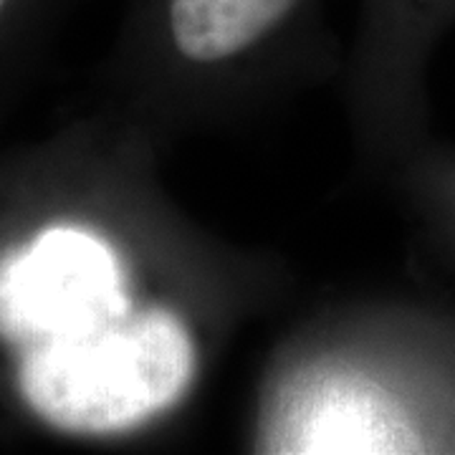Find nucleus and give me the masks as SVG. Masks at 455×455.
Here are the masks:
<instances>
[{
    "label": "nucleus",
    "instance_id": "1",
    "mask_svg": "<svg viewBox=\"0 0 455 455\" xmlns=\"http://www.w3.org/2000/svg\"><path fill=\"white\" fill-rule=\"evenodd\" d=\"M196 367L185 326L163 309H130L23 347L20 390L56 427L112 433L178 400Z\"/></svg>",
    "mask_w": 455,
    "mask_h": 455
},
{
    "label": "nucleus",
    "instance_id": "2",
    "mask_svg": "<svg viewBox=\"0 0 455 455\" xmlns=\"http://www.w3.org/2000/svg\"><path fill=\"white\" fill-rule=\"evenodd\" d=\"M127 309L112 253L79 230H49L0 266V329L23 347Z\"/></svg>",
    "mask_w": 455,
    "mask_h": 455
},
{
    "label": "nucleus",
    "instance_id": "3",
    "mask_svg": "<svg viewBox=\"0 0 455 455\" xmlns=\"http://www.w3.org/2000/svg\"><path fill=\"white\" fill-rule=\"evenodd\" d=\"M400 8L415 11V13H427V11H443L448 5H453L455 0H395Z\"/></svg>",
    "mask_w": 455,
    "mask_h": 455
},
{
    "label": "nucleus",
    "instance_id": "4",
    "mask_svg": "<svg viewBox=\"0 0 455 455\" xmlns=\"http://www.w3.org/2000/svg\"><path fill=\"white\" fill-rule=\"evenodd\" d=\"M5 5H8V0H0V11H3Z\"/></svg>",
    "mask_w": 455,
    "mask_h": 455
}]
</instances>
